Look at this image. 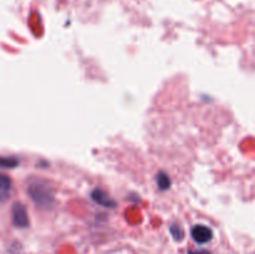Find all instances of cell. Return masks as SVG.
Instances as JSON below:
<instances>
[{"instance_id":"cell-7","label":"cell","mask_w":255,"mask_h":254,"mask_svg":"<svg viewBox=\"0 0 255 254\" xmlns=\"http://www.w3.org/2000/svg\"><path fill=\"white\" fill-rule=\"evenodd\" d=\"M19 164V159L15 157L0 156V167L1 168H15Z\"/></svg>"},{"instance_id":"cell-2","label":"cell","mask_w":255,"mask_h":254,"mask_svg":"<svg viewBox=\"0 0 255 254\" xmlns=\"http://www.w3.org/2000/svg\"><path fill=\"white\" fill-rule=\"evenodd\" d=\"M12 223L17 228H26L29 226V216H27L26 207L22 203H15L11 209Z\"/></svg>"},{"instance_id":"cell-5","label":"cell","mask_w":255,"mask_h":254,"mask_svg":"<svg viewBox=\"0 0 255 254\" xmlns=\"http://www.w3.org/2000/svg\"><path fill=\"white\" fill-rule=\"evenodd\" d=\"M11 179L5 174L0 173V203L6 202L11 193Z\"/></svg>"},{"instance_id":"cell-8","label":"cell","mask_w":255,"mask_h":254,"mask_svg":"<svg viewBox=\"0 0 255 254\" xmlns=\"http://www.w3.org/2000/svg\"><path fill=\"white\" fill-rule=\"evenodd\" d=\"M171 233L172 236H173V238L178 242H181L182 239L184 238V232L183 229H182V227L176 226V224L171 227Z\"/></svg>"},{"instance_id":"cell-4","label":"cell","mask_w":255,"mask_h":254,"mask_svg":"<svg viewBox=\"0 0 255 254\" xmlns=\"http://www.w3.org/2000/svg\"><path fill=\"white\" fill-rule=\"evenodd\" d=\"M91 198L94 199L97 204L106 207V208H115V207H116V202H115L106 192L102 191V189H95L91 193Z\"/></svg>"},{"instance_id":"cell-9","label":"cell","mask_w":255,"mask_h":254,"mask_svg":"<svg viewBox=\"0 0 255 254\" xmlns=\"http://www.w3.org/2000/svg\"><path fill=\"white\" fill-rule=\"evenodd\" d=\"M188 254H211V252L201 249V251H189Z\"/></svg>"},{"instance_id":"cell-1","label":"cell","mask_w":255,"mask_h":254,"mask_svg":"<svg viewBox=\"0 0 255 254\" xmlns=\"http://www.w3.org/2000/svg\"><path fill=\"white\" fill-rule=\"evenodd\" d=\"M32 202L36 204L37 208H41L47 211L51 209L55 203V196L52 187L42 179H34L30 182L29 188H27Z\"/></svg>"},{"instance_id":"cell-6","label":"cell","mask_w":255,"mask_h":254,"mask_svg":"<svg viewBox=\"0 0 255 254\" xmlns=\"http://www.w3.org/2000/svg\"><path fill=\"white\" fill-rule=\"evenodd\" d=\"M157 184H158V188L161 191H166V189H169L171 187V179H169V176L164 172H159L157 174Z\"/></svg>"},{"instance_id":"cell-3","label":"cell","mask_w":255,"mask_h":254,"mask_svg":"<svg viewBox=\"0 0 255 254\" xmlns=\"http://www.w3.org/2000/svg\"><path fill=\"white\" fill-rule=\"evenodd\" d=\"M192 238L198 244H206L213 238V231L203 224H197L192 228Z\"/></svg>"}]
</instances>
